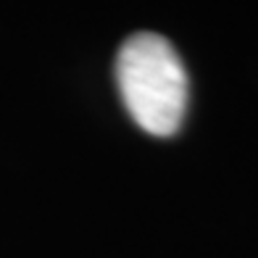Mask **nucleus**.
I'll return each mask as SVG.
<instances>
[{
    "label": "nucleus",
    "instance_id": "nucleus-1",
    "mask_svg": "<svg viewBox=\"0 0 258 258\" xmlns=\"http://www.w3.org/2000/svg\"><path fill=\"white\" fill-rule=\"evenodd\" d=\"M116 85L132 121L153 137L179 132L190 82L179 53L153 32L132 34L116 55Z\"/></svg>",
    "mask_w": 258,
    "mask_h": 258
}]
</instances>
